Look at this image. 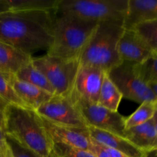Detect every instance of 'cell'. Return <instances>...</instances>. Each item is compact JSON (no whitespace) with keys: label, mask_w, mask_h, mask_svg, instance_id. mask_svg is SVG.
Returning a JSON list of instances; mask_svg holds the SVG:
<instances>
[{"label":"cell","mask_w":157,"mask_h":157,"mask_svg":"<svg viewBox=\"0 0 157 157\" xmlns=\"http://www.w3.org/2000/svg\"><path fill=\"white\" fill-rule=\"evenodd\" d=\"M56 13L8 11L0 14V41L25 53L50 47Z\"/></svg>","instance_id":"6da1fadb"},{"label":"cell","mask_w":157,"mask_h":157,"mask_svg":"<svg viewBox=\"0 0 157 157\" xmlns=\"http://www.w3.org/2000/svg\"><path fill=\"white\" fill-rule=\"evenodd\" d=\"M89 150L96 157H129L113 149L103 146L91 140Z\"/></svg>","instance_id":"4316f807"},{"label":"cell","mask_w":157,"mask_h":157,"mask_svg":"<svg viewBox=\"0 0 157 157\" xmlns=\"http://www.w3.org/2000/svg\"><path fill=\"white\" fill-rule=\"evenodd\" d=\"M0 98L9 104L27 107L14 90L9 73L0 72Z\"/></svg>","instance_id":"7402d4cb"},{"label":"cell","mask_w":157,"mask_h":157,"mask_svg":"<svg viewBox=\"0 0 157 157\" xmlns=\"http://www.w3.org/2000/svg\"><path fill=\"white\" fill-rule=\"evenodd\" d=\"M12 85L20 99L29 108L36 110L40 106L48 101L54 95L35 85L19 80L15 75L9 74Z\"/></svg>","instance_id":"9a60e30c"},{"label":"cell","mask_w":157,"mask_h":157,"mask_svg":"<svg viewBox=\"0 0 157 157\" xmlns=\"http://www.w3.org/2000/svg\"><path fill=\"white\" fill-rule=\"evenodd\" d=\"M0 157H5L4 156H3V155L2 154V153H0Z\"/></svg>","instance_id":"836d02e7"},{"label":"cell","mask_w":157,"mask_h":157,"mask_svg":"<svg viewBox=\"0 0 157 157\" xmlns=\"http://www.w3.org/2000/svg\"><path fill=\"white\" fill-rule=\"evenodd\" d=\"M10 11V6L7 0H0V14Z\"/></svg>","instance_id":"f546056e"},{"label":"cell","mask_w":157,"mask_h":157,"mask_svg":"<svg viewBox=\"0 0 157 157\" xmlns=\"http://www.w3.org/2000/svg\"><path fill=\"white\" fill-rule=\"evenodd\" d=\"M157 20V0H129L128 9L124 19L125 29Z\"/></svg>","instance_id":"5bb4252c"},{"label":"cell","mask_w":157,"mask_h":157,"mask_svg":"<svg viewBox=\"0 0 157 157\" xmlns=\"http://www.w3.org/2000/svg\"><path fill=\"white\" fill-rule=\"evenodd\" d=\"M41 118L54 143H60L69 147L89 150L91 139L87 127H66L53 124L42 117Z\"/></svg>","instance_id":"7c38bea8"},{"label":"cell","mask_w":157,"mask_h":157,"mask_svg":"<svg viewBox=\"0 0 157 157\" xmlns=\"http://www.w3.org/2000/svg\"><path fill=\"white\" fill-rule=\"evenodd\" d=\"M133 29L142 37L153 53L157 55V20L140 24Z\"/></svg>","instance_id":"603a6c76"},{"label":"cell","mask_w":157,"mask_h":157,"mask_svg":"<svg viewBox=\"0 0 157 157\" xmlns=\"http://www.w3.org/2000/svg\"><path fill=\"white\" fill-rule=\"evenodd\" d=\"M98 23L74 16H56L54 21L53 40L47 54L64 59L78 60Z\"/></svg>","instance_id":"277c9868"},{"label":"cell","mask_w":157,"mask_h":157,"mask_svg":"<svg viewBox=\"0 0 157 157\" xmlns=\"http://www.w3.org/2000/svg\"><path fill=\"white\" fill-rule=\"evenodd\" d=\"M8 104H9L0 98V129L2 130L5 128V114Z\"/></svg>","instance_id":"f1b7e54d"},{"label":"cell","mask_w":157,"mask_h":157,"mask_svg":"<svg viewBox=\"0 0 157 157\" xmlns=\"http://www.w3.org/2000/svg\"><path fill=\"white\" fill-rule=\"evenodd\" d=\"M87 127L110 132L124 137L125 119L118 111H112L98 104L87 102L72 90L70 94Z\"/></svg>","instance_id":"ba28073f"},{"label":"cell","mask_w":157,"mask_h":157,"mask_svg":"<svg viewBox=\"0 0 157 157\" xmlns=\"http://www.w3.org/2000/svg\"><path fill=\"white\" fill-rule=\"evenodd\" d=\"M15 75L19 80L36 86V87L52 94V95L55 94V90L51 85L49 81H48L46 77L38 68H36L32 62L26 65L25 67H22Z\"/></svg>","instance_id":"d6986e66"},{"label":"cell","mask_w":157,"mask_h":157,"mask_svg":"<svg viewBox=\"0 0 157 157\" xmlns=\"http://www.w3.org/2000/svg\"><path fill=\"white\" fill-rule=\"evenodd\" d=\"M136 69L138 75L146 83H157L156 55L153 54L151 57L141 64H136Z\"/></svg>","instance_id":"cb8c5ba5"},{"label":"cell","mask_w":157,"mask_h":157,"mask_svg":"<svg viewBox=\"0 0 157 157\" xmlns=\"http://www.w3.org/2000/svg\"><path fill=\"white\" fill-rule=\"evenodd\" d=\"M153 123H154L155 130H156V149H157V110L155 112V114L153 117Z\"/></svg>","instance_id":"d6a6232c"},{"label":"cell","mask_w":157,"mask_h":157,"mask_svg":"<svg viewBox=\"0 0 157 157\" xmlns=\"http://www.w3.org/2000/svg\"><path fill=\"white\" fill-rule=\"evenodd\" d=\"M10 10L58 12L60 0H7Z\"/></svg>","instance_id":"ffe728a7"},{"label":"cell","mask_w":157,"mask_h":157,"mask_svg":"<svg viewBox=\"0 0 157 157\" xmlns=\"http://www.w3.org/2000/svg\"><path fill=\"white\" fill-rule=\"evenodd\" d=\"M121 62L141 64L153 55L142 37L134 29H124L117 46Z\"/></svg>","instance_id":"8fae6325"},{"label":"cell","mask_w":157,"mask_h":157,"mask_svg":"<svg viewBox=\"0 0 157 157\" xmlns=\"http://www.w3.org/2000/svg\"><path fill=\"white\" fill-rule=\"evenodd\" d=\"M144 157H157V150H153L145 152Z\"/></svg>","instance_id":"1f68e13d"},{"label":"cell","mask_w":157,"mask_h":157,"mask_svg":"<svg viewBox=\"0 0 157 157\" xmlns=\"http://www.w3.org/2000/svg\"><path fill=\"white\" fill-rule=\"evenodd\" d=\"M129 0H60L58 12L87 21L124 20Z\"/></svg>","instance_id":"5b68a950"},{"label":"cell","mask_w":157,"mask_h":157,"mask_svg":"<svg viewBox=\"0 0 157 157\" xmlns=\"http://www.w3.org/2000/svg\"><path fill=\"white\" fill-rule=\"evenodd\" d=\"M156 110V104L150 102H144L140 107L125 119V130L139 126L153 119Z\"/></svg>","instance_id":"44dd1931"},{"label":"cell","mask_w":157,"mask_h":157,"mask_svg":"<svg viewBox=\"0 0 157 157\" xmlns=\"http://www.w3.org/2000/svg\"><path fill=\"white\" fill-rule=\"evenodd\" d=\"M107 75L119 89L123 98L139 104L144 102L156 104V96L148 84L138 75L134 63L121 62L109 71Z\"/></svg>","instance_id":"52a82bcc"},{"label":"cell","mask_w":157,"mask_h":157,"mask_svg":"<svg viewBox=\"0 0 157 157\" xmlns=\"http://www.w3.org/2000/svg\"><path fill=\"white\" fill-rule=\"evenodd\" d=\"M148 85H149V87H150V89L152 90V91L153 92V94H154V95L156 96V100H157V83H156V82L149 83ZM156 110H157V102L156 104Z\"/></svg>","instance_id":"4dcf8cb0"},{"label":"cell","mask_w":157,"mask_h":157,"mask_svg":"<svg viewBox=\"0 0 157 157\" xmlns=\"http://www.w3.org/2000/svg\"><path fill=\"white\" fill-rule=\"evenodd\" d=\"M35 111L39 116L53 124L79 128L87 127L71 94L54 95Z\"/></svg>","instance_id":"9c48e42d"},{"label":"cell","mask_w":157,"mask_h":157,"mask_svg":"<svg viewBox=\"0 0 157 157\" xmlns=\"http://www.w3.org/2000/svg\"><path fill=\"white\" fill-rule=\"evenodd\" d=\"M106 73L101 69L79 64L73 91L81 99L98 104Z\"/></svg>","instance_id":"30bf717a"},{"label":"cell","mask_w":157,"mask_h":157,"mask_svg":"<svg viewBox=\"0 0 157 157\" xmlns=\"http://www.w3.org/2000/svg\"><path fill=\"white\" fill-rule=\"evenodd\" d=\"M6 134L42 157H56L54 142L41 117L29 107L8 104L5 114Z\"/></svg>","instance_id":"7a4b0ae2"},{"label":"cell","mask_w":157,"mask_h":157,"mask_svg":"<svg viewBox=\"0 0 157 157\" xmlns=\"http://www.w3.org/2000/svg\"><path fill=\"white\" fill-rule=\"evenodd\" d=\"M6 140L12 157H42L7 134L6 135Z\"/></svg>","instance_id":"484cf974"},{"label":"cell","mask_w":157,"mask_h":157,"mask_svg":"<svg viewBox=\"0 0 157 157\" xmlns=\"http://www.w3.org/2000/svg\"><path fill=\"white\" fill-rule=\"evenodd\" d=\"M57 157H60V156H57Z\"/></svg>","instance_id":"e575fe53"},{"label":"cell","mask_w":157,"mask_h":157,"mask_svg":"<svg viewBox=\"0 0 157 157\" xmlns=\"http://www.w3.org/2000/svg\"><path fill=\"white\" fill-rule=\"evenodd\" d=\"M90 139L103 146L113 149L129 157H144L145 152L135 147L125 137L110 132L87 127Z\"/></svg>","instance_id":"4fadbf2b"},{"label":"cell","mask_w":157,"mask_h":157,"mask_svg":"<svg viewBox=\"0 0 157 157\" xmlns=\"http://www.w3.org/2000/svg\"><path fill=\"white\" fill-rule=\"evenodd\" d=\"M32 63L46 77L55 95L67 96L71 93L79 67L78 59H64L46 54L32 58Z\"/></svg>","instance_id":"8992f818"},{"label":"cell","mask_w":157,"mask_h":157,"mask_svg":"<svg viewBox=\"0 0 157 157\" xmlns=\"http://www.w3.org/2000/svg\"><path fill=\"white\" fill-rule=\"evenodd\" d=\"M123 99L122 94L106 73L100 91L98 104L112 111H117Z\"/></svg>","instance_id":"ac0fdd59"},{"label":"cell","mask_w":157,"mask_h":157,"mask_svg":"<svg viewBox=\"0 0 157 157\" xmlns=\"http://www.w3.org/2000/svg\"><path fill=\"white\" fill-rule=\"evenodd\" d=\"M124 29V20H110L98 23L78 57L79 64L97 67L107 73L121 64L117 46Z\"/></svg>","instance_id":"3957f363"},{"label":"cell","mask_w":157,"mask_h":157,"mask_svg":"<svg viewBox=\"0 0 157 157\" xmlns=\"http://www.w3.org/2000/svg\"><path fill=\"white\" fill-rule=\"evenodd\" d=\"M124 137L144 152L156 149V135L153 120L124 130Z\"/></svg>","instance_id":"e0dca14e"},{"label":"cell","mask_w":157,"mask_h":157,"mask_svg":"<svg viewBox=\"0 0 157 157\" xmlns=\"http://www.w3.org/2000/svg\"><path fill=\"white\" fill-rule=\"evenodd\" d=\"M32 57L13 46L0 41V71L15 75L30 64Z\"/></svg>","instance_id":"2e32d148"},{"label":"cell","mask_w":157,"mask_h":157,"mask_svg":"<svg viewBox=\"0 0 157 157\" xmlns=\"http://www.w3.org/2000/svg\"><path fill=\"white\" fill-rule=\"evenodd\" d=\"M6 134L4 130L0 129V153L5 157H12L9 147L6 144Z\"/></svg>","instance_id":"83f0119b"},{"label":"cell","mask_w":157,"mask_h":157,"mask_svg":"<svg viewBox=\"0 0 157 157\" xmlns=\"http://www.w3.org/2000/svg\"><path fill=\"white\" fill-rule=\"evenodd\" d=\"M54 152L56 157H96L90 150L69 147L60 143H54Z\"/></svg>","instance_id":"d4e9b609"},{"label":"cell","mask_w":157,"mask_h":157,"mask_svg":"<svg viewBox=\"0 0 157 157\" xmlns=\"http://www.w3.org/2000/svg\"><path fill=\"white\" fill-rule=\"evenodd\" d=\"M0 72H1V71H0Z\"/></svg>","instance_id":"d590c367"}]
</instances>
